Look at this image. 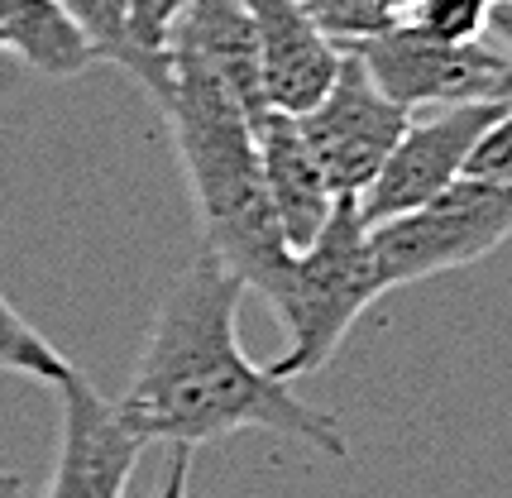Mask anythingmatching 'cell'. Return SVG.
Wrapping results in <instances>:
<instances>
[{
	"label": "cell",
	"mask_w": 512,
	"mask_h": 498,
	"mask_svg": "<svg viewBox=\"0 0 512 498\" xmlns=\"http://www.w3.org/2000/svg\"><path fill=\"white\" fill-rule=\"evenodd\" d=\"M240 293L245 283L201 249L197 264H187L158 297L144 355L130 388L115 398V412L149 446L168 441L197 451L235 431H278L331 460H350V441L331 412L312 408L292 393V384L245 355L235 331Z\"/></svg>",
	"instance_id": "1"
},
{
	"label": "cell",
	"mask_w": 512,
	"mask_h": 498,
	"mask_svg": "<svg viewBox=\"0 0 512 498\" xmlns=\"http://www.w3.org/2000/svg\"><path fill=\"white\" fill-rule=\"evenodd\" d=\"M168 68H173V87L158 111L168 115V130L178 144L206 254L221 259L245 288L264 293L273 307L288 288L297 254L288 249L268 202L254 125L187 53L168 48Z\"/></svg>",
	"instance_id": "2"
},
{
	"label": "cell",
	"mask_w": 512,
	"mask_h": 498,
	"mask_svg": "<svg viewBox=\"0 0 512 498\" xmlns=\"http://www.w3.org/2000/svg\"><path fill=\"white\" fill-rule=\"evenodd\" d=\"M383 288L374 254H369V226L359 216L355 197H335V211L307 249H297L292 278L273 312L288 331V350L268 364L273 379L297 384L307 374H321L340 340L350 336L359 312L374 302Z\"/></svg>",
	"instance_id": "3"
},
{
	"label": "cell",
	"mask_w": 512,
	"mask_h": 498,
	"mask_svg": "<svg viewBox=\"0 0 512 498\" xmlns=\"http://www.w3.org/2000/svg\"><path fill=\"white\" fill-rule=\"evenodd\" d=\"M512 240V187L508 182L460 178L431 202L398 221L369 230V254L383 288L422 283L436 273L489 259Z\"/></svg>",
	"instance_id": "4"
},
{
	"label": "cell",
	"mask_w": 512,
	"mask_h": 498,
	"mask_svg": "<svg viewBox=\"0 0 512 498\" xmlns=\"http://www.w3.org/2000/svg\"><path fill=\"white\" fill-rule=\"evenodd\" d=\"M374 87L402 111H450V106H512V58L493 39L436 44L412 24H393L379 39L350 48Z\"/></svg>",
	"instance_id": "5"
},
{
	"label": "cell",
	"mask_w": 512,
	"mask_h": 498,
	"mask_svg": "<svg viewBox=\"0 0 512 498\" xmlns=\"http://www.w3.org/2000/svg\"><path fill=\"white\" fill-rule=\"evenodd\" d=\"M412 115L393 106L374 77L364 72L355 53H340V72H335L331 91L316 101L307 115H297V130L312 149L321 178L335 197H364L369 182L379 178V168L388 163V154L398 149L402 130Z\"/></svg>",
	"instance_id": "6"
},
{
	"label": "cell",
	"mask_w": 512,
	"mask_h": 498,
	"mask_svg": "<svg viewBox=\"0 0 512 498\" xmlns=\"http://www.w3.org/2000/svg\"><path fill=\"white\" fill-rule=\"evenodd\" d=\"M503 106H450V111L407 120L398 149L388 154L379 178L369 182V192L359 197V216L374 230L383 221H398L407 211L431 202L436 192H446L450 182L465 178V163L474 144L484 139Z\"/></svg>",
	"instance_id": "7"
},
{
	"label": "cell",
	"mask_w": 512,
	"mask_h": 498,
	"mask_svg": "<svg viewBox=\"0 0 512 498\" xmlns=\"http://www.w3.org/2000/svg\"><path fill=\"white\" fill-rule=\"evenodd\" d=\"M58 408L63 436L44 498H125V484L149 441L82 379V369L58 384Z\"/></svg>",
	"instance_id": "8"
},
{
	"label": "cell",
	"mask_w": 512,
	"mask_h": 498,
	"mask_svg": "<svg viewBox=\"0 0 512 498\" xmlns=\"http://www.w3.org/2000/svg\"><path fill=\"white\" fill-rule=\"evenodd\" d=\"M259 39V77L268 111L307 115L331 91L340 72V48L316 29L302 0H240Z\"/></svg>",
	"instance_id": "9"
},
{
	"label": "cell",
	"mask_w": 512,
	"mask_h": 498,
	"mask_svg": "<svg viewBox=\"0 0 512 498\" xmlns=\"http://www.w3.org/2000/svg\"><path fill=\"white\" fill-rule=\"evenodd\" d=\"M168 48L187 53L216 87L240 106L249 125L268 115L264 77H259V39L240 0H182L168 20Z\"/></svg>",
	"instance_id": "10"
},
{
	"label": "cell",
	"mask_w": 512,
	"mask_h": 498,
	"mask_svg": "<svg viewBox=\"0 0 512 498\" xmlns=\"http://www.w3.org/2000/svg\"><path fill=\"white\" fill-rule=\"evenodd\" d=\"M254 144H259V168H264V187L273 216L283 226L288 249H307L321 235L326 216L335 211V192L326 187L321 168H316L307 139L297 130V120L283 111H268L254 125Z\"/></svg>",
	"instance_id": "11"
},
{
	"label": "cell",
	"mask_w": 512,
	"mask_h": 498,
	"mask_svg": "<svg viewBox=\"0 0 512 498\" xmlns=\"http://www.w3.org/2000/svg\"><path fill=\"white\" fill-rule=\"evenodd\" d=\"M67 24L82 34L91 63H115L154 96V106H163V96L173 87V68L168 53L144 48L139 29H134V0H58Z\"/></svg>",
	"instance_id": "12"
},
{
	"label": "cell",
	"mask_w": 512,
	"mask_h": 498,
	"mask_svg": "<svg viewBox=\"0 0 512 498\" xmlns=\"http://www.w3.org/2000/svg\"><path fill=\"white\" fill-rule=\"evenodd\" d=\"M0 48H10L39 77H77L91 68L87 44L58 0H0Z\"/></svg>",
	"instance_id": "13"
},
{
	"label": "cell",
	"mask_w": 512,
	"mask_h": 498,
	"mask_svg": "<svg viewBox=\"0 0 512 498\" xmlns=\"http://www.w3.org/2000/svg\"><path fill=\"white\" fill-rule=\"evenodd\" d=\"M0 369L24 374V379H39V384H48V388H58L63 379L77 374V364L67 360L53 340L39 336L5 297H0Z\"/></svg>",
	"instance_id": "14"
},
{
	"label": "cell",
	"mask_w": 512,
	"mask_h": 498,
	"mask_svg": "<svg viewBox=\"0 0 512 498\" xmlns=\"http://www.w3.org/2000/svg\"><path fill=\"white\" fill-rule=\"evenodd\" d=\"M498 0H422L412 10V24L417 34L436 39V44H474V39H489V20Z\"/></svg>",
	"instance_id": "15"
},
{
	"label": "cell",
	"mask_w": 512,
	"mask_h": 498,
	"mask_svg": "<svg viewBox=\"0 0 512 498\" xmlns=\"http://www.w3.org/2000/svg\"><path fill=\"white\" fill-rule=\"evenodd\" d=\"M302 5H307V15L316 20V29H321L340 53L393 29V15L383 10V0H302Z\"/></svg>",
	"instance_id": "16"
},
{
	"label": "cell",
	"mask_w": 512,
	"mask_h": 498,
	"mask_svg": "<svg viewBox=\"0 0 512 498\" xmlns=\"http://www.w3.org/2000/svg\"><path fill=\"white\" fill-rule=\"evenodd\" d=\"M465 178L484 182H508L512 187V106H503V115L493 120L484 139L474 144V154L465 163Z\"/></svg>",
	"instance_id": "17"
},
{
	"label": "cell",
	"mask_w": 512,
	"mask_h": 498,
	"mask_svg": "<svg viewBox=\"0 0 512 498\" xmlns=\"http://www.w3.org/2000/svg\"><path fill=\"white\" fill-rule=\"evenodd\" d=\"M134 29H139L144 48L168 53V20H163V0H134Z\"/></svg>",
	"instance_id": "18"
},
{
	"label": "cell",
	"mask_w": 512,
	"mask_h": 498,
	"mask_svg": "<svg viewBox=\"0 0 512 498\" xmlns=\"http://www.w3.org/2000/svg\"><path fill=\"white\" fill-rule=\"evenodd\" d=\"M187 484H192V451L173 446V460H168V475H163L158 498H187Z\"/></svg>",
	"instance_id": "19"
},
{
	"label": "cell",
	"mask_w": 512,
	"mask_h": 498,
	"mask_svg": "<svg viewBox=\"0 0 512 498\" xmlns=\"http://www.w3.org/2000/svg\"><path fill=\"white\" fill-rule=\"evenodd\" d=\"M489 39H493V44H498V48H503V53L512 58V0H498V5H493Z\"/></svg>",
	"instance_id": "20"
},
{
	"label": "cell",
	"mask_w": 512,
	"mask_h": 498,
	"mask_svg": "<svg viewBox=\"0 0 512 498\" xmlns=\"http://www.w3.org/2000/svg\"><path fill=\"white\" fill-rule=\"evenodd\" d=\"M422 0H383V10L393 15V24H402V20H412V10H417Z\"/></svg>",
	"instance_id": "21"
},
{
	"label": "cell",
	"mask_w": 512,
	"mask_h": 498,
	"mask_svg": "<svg viewBox=\"0 0 512 498\" xmlns=\"http://www.w3.org/2000/svg\"><path fill=\"white\" fill-rule=\"evenodd\" d=\"M0 498H24V479L20 475H0Z\"/></svg>",
	"instance_id": "22"
},
{
	"label": "cell",
	"mask_w": 512,
	"mask_h": 498,
	"mask_svg": "<svg viewBox=\"0 0 512 498\" xmlns=\"http://www.w3.org/2000/svg\"><path fill=\"white\" fill-rule=\"evenodd\" d=\"M178 5L182 0H163V20H173V15H178Z\"/></svg>",
	"instance_id": "23"
}]
</instances>
